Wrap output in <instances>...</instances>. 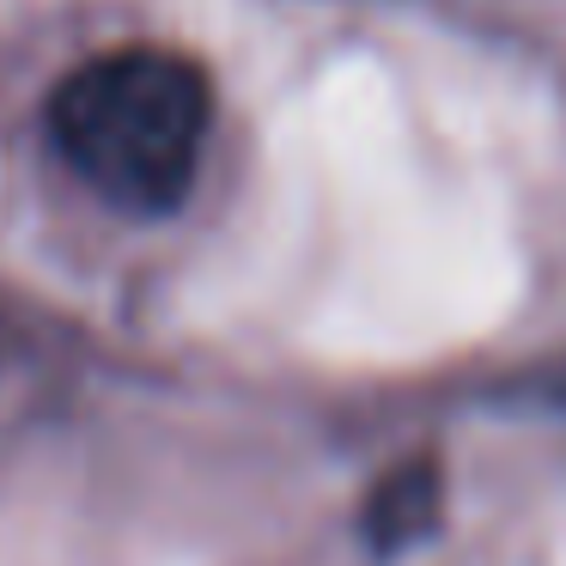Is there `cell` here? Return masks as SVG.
<instances>
[{
	"instance_id": "obj_1",
	"label": "cell",
	"mask_w": 566,
	"mask_h": 566,
	"mask_svg": "<svg viewBox=\"0 0 566 566\" xmlns=\"http://www.w3.org/2000/svg\"><path fill=\"white\" fill-rule=\"evenodd\" d=\"M208 123L213 86L201 62L159 43L92 55L50 98L55 153L123 213H171L189 196Z\"/></svg>"
},
{
	"instance_id": "obj_2",
	"label": "cell",
	"mask_w": 566,
	"mask_h": 566,
	"mask_svg": "<svg viewBox=\"0 0 566 566\" xmlns=\"http://www.w3.org/2000/svg\"><path fill=\"white\" fill-rule=\"evenodd\" d=\"M444 524V469L439 457H408L396 463L359 505V536L378 560H402L420 542H432Z\"/></svg>"
}]
</instances>
